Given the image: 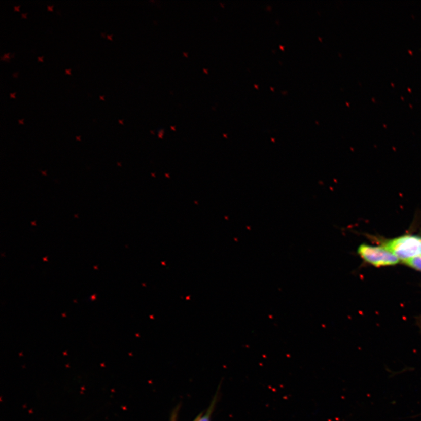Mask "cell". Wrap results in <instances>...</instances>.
Here are the masks:
<instances>
[{"label":"cell","mask_w":421,"mask_h":421,"mask_svg":"<svg viewBox=\"0 0 421 421\" xmlns=\"http://www.w3.org/2000/svg\"><path fill=\"white\" fill-rule=\"evenodd\" d=\"M382 247L404 262L421 256V237L406 235L388 240Z\"/></svg>","instance_id":"obj_1"},{"label":"cell","mask_w":421,"mask_h":421,"mask_svg":"<svg viewBox=\"0 0 421 421\" xmlns=\"http://www.w3.org/2000/svg\"><path fill=\"white\" fill-rule=\"evenodd\" d=\"M358 254L366 262L376 267L393 266L399 262V259L383 247L362 244L358 249Z\"/></svg>","instance_id":"obj_2"},{"label":"cell","mask_w":421,"mask_h":421,"mask_svg":"<svg viewBox=\"0 0 421 421\" xmlns=\"http://www.w3.org/2000/svg\"><path fill=\"white\" fill-rule=\"evenodd\" d=\"M404 263L407 265L414 268V269L417 270L421 271V256L418 258L407 260Z\"/></svg>","instance_id":"obj_3"},{"label":"cell","mask_w":421,"mask_h":421,"mask_svg":"<svg viewBox=\"0 0 421 421\" xmlns=\"http://www.w3.org/2000/svg\"><path fill=\"white\" fill-rule=\"evenodd\" d=\"M209 413L208 414L201 417V418H198L197 419V421H210V415ZM196 421V420H195Z\"/></svg>","instance_id":"obj_4"},{"label":"cell","mask_w":421,"mask_h":421,"mask_svg":"<svg viewBox=\"0 0 421 421\" xmlns=\"http://www.w3.org/2000/svg\"><path fill=\"white\" fill-rule=\"evenodd\" d=\"M47 8H48V10L49 11H52V9H53V6H49V5H48V6H47Z\"/></svg>","instance_id":"obj_5"},{"label":"cell","mask_w":421,"mask_h":421,"mask_svg":"<svg viewBox=\"0 0 421 421\" xmlns=\"http://www.w3.org/2000/svg\"><path fill=\"white\" fill-rule=\"evenodd\" d=\"M19 7H19V6H15L14 7V10H15V11H18V10H19Z\"/></svg>","instance_id":"obj_6"},{"label":"cell","mask_w":421,"mask_h":421,"mask_svg":"<svg viewBox=\"0 0 421 421\" xmlns=\"http://www.w3.org/2000/svg\"><path fill=\"white\" fill-rule=\"evenodd\" d=\"M65 73H66V74H67L71 75V70L70 69H66V70H65Z\"/></svg>","instance_id":"obj_7"},{"label":"cell","mask_w":421,"mask_h":421,"mask_svg":"<svg viewBox=\"0 0 421 421\" xmlns=\"http://www.w3.org/2000/svg\"><path fill=\"white\" fill-rule=\"evenodd\" d=\"M10 97L11 98H14L15 97V93H10Z\"/></svg>","instance_id":"obj_8"},{"label":"cell","mask_w":421,"mask_h":421,"mask_svg":"<svg viewBox=\"0 0 421 421\" xmlns=\"http://www.w3.org/2000/svg\"><path fill=\"white\" fill-rule=\"evenodd\" d=\"M17 75H18V72H16L13 73V76H14V77L15 78V77H17Z\"/></svg>","instance_id":"obj_9"},{"label":"cell","mask_w":421,"mask_h":421,"mask_svg":"<svg viewBox=\"0 0 421 421\" xmlns=\"http://www.w3.org/2000/svg\"><path fill=\"white\" fill-rule=\"evenodd\" d=\"M26 14H27V13H22L21 14L22 17L25 18Z\"/></svg>","instance_id":"obj_10"},{"label":"cell","mask_w":421,"mask_h":421,"mask_svg":"<svg viewBox=\"0 0 421 421\" xmlns=\"http://www.w3.org/2000/svg\"><path fill=\"white\" fill-rule=\"evenodd\" d=\"M38 61H40V62H42V57H41V56H38Z\"/></svg>","instance_id":"obj_11"},{"label":"cell","mask_w":421,"mask_h":421,"mask_svg":"<svg viewBox=\"0 0 421 421\" xmlns=\"http://www.w3.org/2000/svg\"><path fill=\"white\" fill-rule=\"evenodd\" d=\"M107 38H108V39L112 40V35H107Z\"/></svg>","instance_id":"obj_12"},{"label":"cell","mask_w":421,"mask_h":421,"mask_svg":"<svg viewBox=\"0 0 421 421\" xmlns=\"http://www.w3.org/2000/svg\"><path fill=\"white\" fill-rule=\"evenodd\" d=\"M99 98H100V99H101V100H104V96H102V95H99Z\"/></svg>","instance_id":"obj_13"},{"label":"cell","mask_w":421,"mask_h":421,"mask_svg":"<svg viewBox=\"0 0 421 421\" xmlns=\"http://www.w3.org/2000/svg\"><path fill=\"white\" fill-rule=\"evenodd\" d=\"M23 121H24V120H18V122H19V123H20L21 124H24V122H23Z\"/></svg>","instance_id":"obj_14"},{"label":"cell","mask_w":421,"mask_h":421,"mask_svg":"<svg viewBox=\"0 0 421 421\" xmlns=\"http://www.w3.org/2000/svg\"><path fill=\"white\" fill-rule=\"evenodd\" d=\"M101 34V36H103V37H104V36H105V35H104V33H102V32Z\"/></svg>","instance_id":"obj_15"},{"label":"cell","mask_w":421,"mask_h":421,"mask_svg":"<svg viewBox=\"0 0 421 421\" xmlns=\"http://www.w3.org/2000/svg\"><path fill=\"white\" fill-rule=\"evenodd\" d=\"M76 139H77L79 140L80 137H76Z\"/></svg>","instance_id":"obj_16"}]
</instances>
